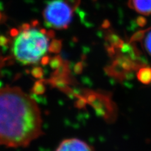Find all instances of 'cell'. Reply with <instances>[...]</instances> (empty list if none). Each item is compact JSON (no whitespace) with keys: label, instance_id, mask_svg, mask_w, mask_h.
<instances>
[{"label":"cell","instance_id":"obj_7","mask_svg":"<svg viewBox=\"0 0 151 151\" xmlns=\"http://www.w3.org/2000/svg\"><path fill=\"white\" fill-rule=\"evenodd\" d=\"M137 78L143 84L148 85L151 83V68L142 66L137 73Z\"/></svg>","mask_w":151,"mask_h":151},{"label":"cell","instance_id":"obj_5","mask_svg":"<svg viewBox=\"0 0 151 151\" xmlns=\"http://www.w3.org/2000/svg\"><path fill=\"white\" fill-rule=\"evenodd\" d=\"M129 6L142 15L151 14V0H129Z\"/></svg>","mask_w":151,"mask_h":151},{"label":"cell","instance_id":"obj_2","mask_svg":"<svg viewBox=\"0 0 151 151\" xmlns=\"http://www.w3.org/2000/svg\"><path fill=\"white\" fill-rule=\"evenodd\" d=\"M49 40L40 30L34 28L21 32L15 38L13 52L19 62L25 64L39 61L47 52Z\"/></svg>","mask_w":151,"mask_h":151},{"label":"cell","instance_id":"obj_1","mask_svg":"<svg viewBox=\"0 0 151 151\" xmlns=\"http://www.w3.org/2000/svg\"><path fill=\"white\" fill-rule=\"evenodd\" d=\"M42 132V118L37 104L17 87L0 88V145L27 146Z\"/></svg>","mask_w":151,"mask_h":151},{"label":"cell","instance_id":"obj_3","mask_svg":"<svg viewBox=\"0 0 151 151\" xmlns=\"http://www.w3.org/2000/svg\"><path fill=\"white\" fill-rule=\"evenodd\" d=\"M44 16L46 22L51 26L64 28L71 20L72 10L63 0H54L46 6Z\"/></svg>","mask_w":151,"mask_h":151},{"label":"cell","instance_id":"obj_6","mask_svg":"<svg viewBox=\"0 0 151 151\" xmlns=\"http://www.w3.org/2000/svg\"><path fill=\"white\" fill-rule=\"evenodd\" d=\"M142 40V44L145 50L151 56V30L139 32L136 34L134 40Z\"/></svg>","mask_w":151,"mask_h":151},{"label":"cell","instance_id":"obj_4","mask_svg":"<svg viewBox=\"0 0 151 151\" xmlns=\"http://www.w3.org/2000/svg\"><path fill=\"white\" fill-rule=\"evenodd\" d=\"M55 151H92V150L84 142L71 139L63 141Z\"/></svg>","mask_w":151,"mask_h":151}]
</instances>
